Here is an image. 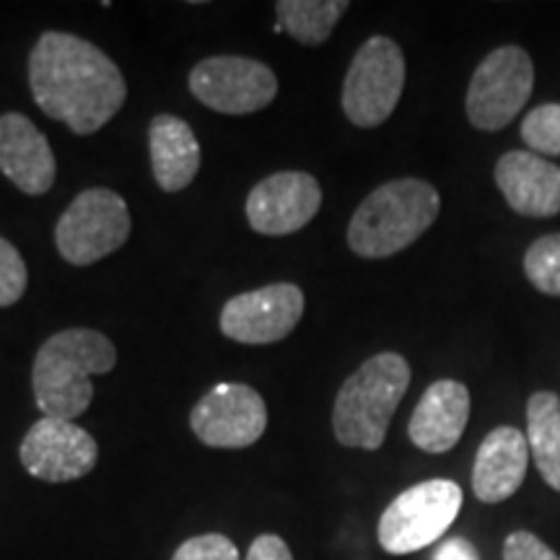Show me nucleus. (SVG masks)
<instances>
[{"label":"nucleus","mask_w":560,"mask_h":560,"mask_svg":"<svg viewBox=\"0 0 560 560\" xmlns=\"http://www.w3.org/2000/svg\"><path fill=\"white\" fill-rule=\"evenodd\" d=\"M433 560H480V556L470 540H465V537H452V540L441 545Z\"/></svg>","instance_id":"bb28decb"},{"label":"nucleus","mask_w":560,"mask_h":560,"mask_svg":"<svg viewBox=\"0 0 560 560\" xmlns=\"http://www.w3.org/2000/svg\"><path fill=\"white\" fill-rule=\"evenodd\" d=\"M190 91L200 104L221 115H252L276 100L272 68L242 55H215L200 60L190 73Z\"/></svg>","instance_id":"1a4fd4ad"},{"label":"nucleus","mask_w":560,"mask_h":560,"mask_svg":"<svg viewBox=\"0 0 560 560\" xmlns=\"http://www.w3.org/2000/svg\"><path fill=\"white\" fill-rule=\"evenodd\" d=\"M153 179L164 192H179L200 172V143L190 125L177 115H156L149 125Z\"/></svg>","instance_id":"a211bd4d"},{"label":"nucleus","mask_w":560,"mask_h":560,"mask_svg":"<svg viewBox=\"0 0 560 560\" xmlns=\"http://www.w3.org/2000/svg\"><path fill=\"white\" fill-rule=\"evenodd\" d=\"M322 208V187L310 172H276L252 187L249 226L262 236H285L310 226Z\"/></svg>","instance_id":"ddd939ff"},{"label":"nucleus","mask_w":560,"mask_h":560,"mask_svg":"<svg viewBox=\"0 0 560 560\" xmlns=\"http://www.w3.org/2000/svg\"><path fill=\"white\" fill-rule=\"evenodd\" d=\"M19 457L32 478L70 482L94 470L100 446L89 431L75 425V420L42 416L21 441Z\"/></svg>","instance_id":"f8f14e48"},{"label":"nucleus","mask_w":560,"mask_h":560,"mask_svg":"<svg viewBox=\"0 0 560 560\" xmlns=\"http://www.w3.org/2000/svg\"><path fill=\"white\" fill-rule=\"evenodd\" d=\"M470 389L462 382L441 380L423 392L408 423V436L418 450L444 454L459 444L470 423Z\"/></svg>","instance_id":"dca6fc26"},{"label":"nucleus","mask_w":560,"mask_h":560,"mask_svg":"<svg viewBox=\"0 0 560 560\" xmlns=\"http://www.w3.org/2000/svg\"><path fill=\"white\" fill-rule=\"evenodd\" d=\"M117 350L107 335L89 327L55 332L42 342L32 366L34 400L45 418L75 420L94 400L91 376L109 374Z\"/></svg>","instance_id":"f03ea898"},{"label":"nucleus","mask_w":560,"mask_h":560,"mask_svg":"<svg viewBox=\"0 0 560 560\" xmlns=\"http://www.w3.org/2000/svg\"><path fill=\"white\" fill-rule=\"evenodd\" d=\"M346 11V0H278L276 3L278 30L310 47L325 45Z\"/></svg>","instance_id":"aec40b11"},{"label":"nucleus","mask_w":560,"mask_h":560,"mask_svg":"<svg viewBox=\"0 0 560 560\" xmlns=\"http://www.w3.org/2000/svg\"><path fill=\"white\" fill-rule=\"evenodd\" d=\"M30 270L24 257L9 240L0 236V306H13L26 293Z\"/></svg>","instance_id":"5701e85b"},{"label":"nucleus","mask_w":560,"mask_h":560,"mask_svg":"<svg viewBox=\"0 0 560 560\" xmlns=\"http://www.w3.org/2000/svg\"><path fill=\"white\" fill-rule=\"evenodd\" d=\"M410 387V363L400 353H376L342 382L332 408L335 439L348 450L376 452Z\"/></svg>","instance_id":"20e7f679"},{"label":"nucleus","mask_w":560,"mask_h":560,"mask_svg":"<svg viewBox=\"0 0 560 560\" xmlns=\"http://www.w3.org/2000/svg\"><path fill=\"white\" fill-rule=\"evenodd\" d=\"M190 429L213 450H247L268 429V405L249 384L221 382L192 408Z\"/></svg>","instance_id":"9d476101"},{"label":"nucleus","mask_w":560,"mask_h":560,"mask_svg":"<svg viewBox=\"0 0 560 560\" xmlns=\"http://www.w3.org/2000/svg\"><path fill=\"white\" fill-rule=\"evenodd\" d=\"M172 560H240V550L226 535H198L182 542Z\"/></svg>","instance_id":"b1692460"},{"label":"nucleus","mask_w":560,"mask_h":560,"mask_svg":"<svg viewBox=\"0 0 560 560\" xmlns=\"http://www.w3.org/2000/svg\"><path fill=\"white\" fill-rule=\"evenodd\" d=\"M30 89L50 120L66 122L75 136L102 130L128 100V83L117 62L68 32H45L30 55Z\"/></svg>","instance_id":"f257e3e1"},{"label":"nucleus","mask_w":560,"mask_h":560,"mask_svg":"<svg viewBox=\"0 0 560 560\" xmlns=\"http://www.w3.org/2000/svg\"><path fill=\"white\" fill-rule=\"evenodd\" d=\"M527 444L542 480L560 493V400L556 392H535L527 402Z\"/></svg>","instance_id":"6ab92c4d"},{"label":"nucleus","mask_w":560,"mask_h":560,"mask_svg":"<svg viewBox=\"0 0 560 560\" xmlns=\"http://www.w3.org/2000/svg\"><path fill=\"white\" fill-rule=\"evenodd\" d=\"M441 198L429 182L405 177L376 187L355 208L348 247L366 260H384L418 242L439 219Z\"/></svg>","instance_id":"7ed1b4c3"},{"label":"nucleus","mask_w":560,"mask_h":560,"mask_svg":"<svg viewBox=\"0 0 560 560\" xmlns=\"http://www.w3.org/2000/svg\"><path fill=\"white\" fill-rule=\"evenodd\" d=\"M405 55L395 39L363 42L342 81V112L355 128H380L387 122L405 89Z\"/></svg>","instance_id":"0eeeda50"},{"label":"nucleus","mask_w":560,"mask_h":560,"mask_svg":"<svg viewBox=\"0 0 560 560\" xmlns=\"http://www.w3.org/2000/svg\"><path fill=\"white\" fill-rule=\"evenodd\" d=\"M462 509V488L454 480H425L402 490L384 509L380 545L389 556H408L444 537Z\"/></svg>","instance_id":"423d86ee"},{"label":"nucleus","mask_w":560,"mask_h":560,"mask_svg":"<svg viewBox=\"0 0 560 560\" xmlns=\"http://www.w3.org/2000/svg\"><path fill=\"white\" fill-rule=\"evenodd\" d=\"M524 276L537 291L560 296V234H545L529 244Z\"/></svg>","instance_id":"412c9836"},{"label":"nucleus","mask_w":560,"mask_h":560,"mask_svg":"<svg viewBox=\"0 0 560 560\" xmlns=\"http://www.w3.org/2000/svg\"><path fill=\"white\" fill-rule=\"evenodd\" d=\"M522 138L532 153L560 156V104H540L522 120Z\"/></svg>","instance_id":"4be33fe9"},{"label":"nucleus","mask_w":560,"mask_h":560,"mask_svg":"<svg viewBox=\"0 0 560 560\" xmlns=\"http://www.w3.org/2000/svg\"><path fill=\"white\" fill-rule=\"evenodd\" d=\"M493 179L514 213L552 219L560 213V166L532 151L503 153Z\"/></svg>","instance_id":"2eb2a0df"},{"label":"nucleus","mask_w":560,"mask_h":560,"mask_svg":"<svg viewBox=\"0 0 560 560\" xmlns=\"http://www.w3.org/2000/svg\"><path fill=\"white\" fill-rule=\"evenodd\" d=\"M132 229L130 208L107 187H91L75 195L55 226V247L75 268L104 260L128 242Z\"/></svg>","instance_id":"39448f33"},{"label":"nucleus","mask_w":560,"mask_h":560,"mask_svg":"<svg viewBox=\"0 0 560 560\" xmlns=\"http://www.w3.org/2000/svg\"><path fill=\"white\" fill-rule=\"evenodd\" d=\"M0 172L21 192L45 195L55 185L58 161L52 145L37 125L19 112L0 115Z\"/></svg>","instance_id":"4468645a"},{"label":"nucleus","mask_w":560,"mask_h":560,"mask_svg":"<svg viewBox=\"0 0 560 560\" xmlns=\"http://www.w3.org/2000/svg\"><path fill=\"white\" fill-rule=\"evenodd\" d=\"M529 444L514 425H499L482 439L472 465L475 499L482 503L509 501L527 478Z\"/></svg>","instance_id":"f3484780"},{"label":"nucleus","mask_w":560,"mask_h":560,"mask_svg":"<svg viewBox=\"0 0 560 560\" xmlns=\"http://www.w3.org/2000/svg\"><path fill=\"white\" fill-rule=\"evenodd\" d=\"M535 89V62L516 45L488 52L467 86V120L472 128L503 130L524 109Z\"/></svg>","instance_id":"6e6552de"},{"label":"nucleus","mask_w":560,"mask_h":560,"mask_svg":"<svg viewBox=\"0 0 560 560\" xmlns=\"http://www.w3.org/2000/svg\"><path fill=\"white\" fill-rule=\"evenodd\" d=\"M304 291L293 283H272L240 293L221 310V332L244 346H270L296 330L304 317Z\"/></svg>","instance_id":"9b49d317"},{"label":"nucleus","mask_w":560,"mask_h":560,"mask_svg":"<svg viewBox=\"0 0 560 560\" xmlns=\"http://www.w3.org/2000/svg\"><path fill=\"white\" fill-rule=\"evenodd\" d=\"M247 560H293V556L283 537L260 535L255 542H252Z\"/></svg>","instance_id":"a878e982"},{"label":"nucleus","mask_w":560,"mask_h":560,"mask_svg":"<svg viewBox=\"0 0 560 560\" xmlns=\"http://www.w3.org/2000/svg\"><path fill=\"white\" fill-rule=\"evenodd\" d=\"M503 560H560V556L535 532L516 529L503 540Z\"/></svg>","instance_id":"393cba45"}]
</instances>
